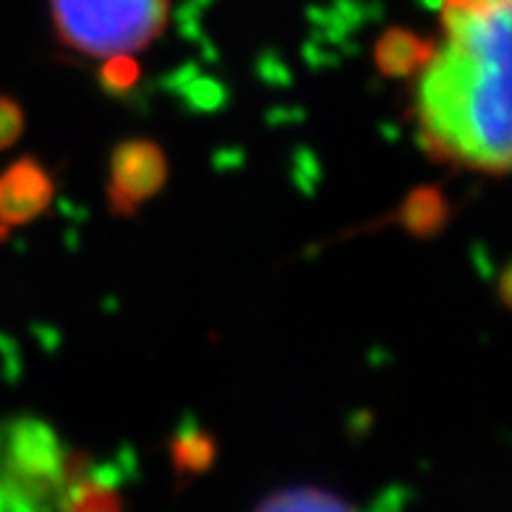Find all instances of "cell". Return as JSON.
I'll list each match as a JSON object with an SVG mask.
<instances>
[{"mask_svg": "<svg viewBox=\"0 0 512 512\" xmlns=\"http://www.w3.org/2000/svg\"><path fill=\"white\" fill-rule=\"evenodd\" d=\"M447 45L418 89V144L432 160L510 170V0L442 6Z\"/></svg>", "mask_w": 512, "mask_h": 512, "instance_id": "obj_1", "label": "cell"}, {"mask_svg": "<svg viewBox=\"0 0 512 512\" xmlns=\"http://www.w3.org/2000/svg\"><path fill=\"white\" fill-rule=\"evenodd\" d=\"M58 40L92 58L136 53L168 27L170 0H50Z\"/></svg>", "mask_w": 512, "mask_h": 512, "instance_id": "obj_2", "label": "cell"}, {"mask_svg": "<svg viewBox=\"0 0 512 512\" xmlns=\"http://www.w3.org/2000/svg\"><path fill=\"white\" fill-rule=\"evenodd\" d=\"M63 450L55 429L40 418L21 416L6 429L0 458V492L6 510H48L63 489Z\"/></svg>", "mask_w": 512, "mask_h": 512, "instance_id": "obj_3", "label": "cell"}, {"mask_svg": "<svg viewBox=\"0 0 512 512\" xmlns=\"http://www.w3.org/2000/svg\"><path fill=\"white\" fill-rule=\"evenodd\" d=\"M168 181V157L149 139H126L110 157L108 204L118 217H134Z\"/></svg>", "mask_w": 512, "mask_h": 512, "instance_id": "obj_4", "label": "cell"}, {"mask_svg": "<svg viewBox=\"0 0 512 512\" xmlns=\"http://www.w3.org/2000/svg\"><path fill=\"white\" fill-rule=\"evenodd\" d=\"M55 183L37 157H19L0 173V241L19 225H27L53 204Z\"/></svg>", "mask_w": 512, "mask_h": 512, "instance_id": "obj_5", "label": "cell"}, {"mask_svg": "<svg viewBox=\"0 0 512 512\" xmlns=\"http://www.w3.org/2000/svg\"><path fill=\"white\" fill-rule=\"evenodd\" d=\"M437 53V42L403 27H390L374 45L379 74L390 79H411Z\"/></svg>", "mask_w": 512, "mask_h": 512, "instance_id": "obj_6", "label": "cell"}, {"mask_svg": "<svg viewBox=\"0 0 512 512\" xmlns=\"http://www.w3.org/2000/svg\"><path fill=\"white\" fill-rule=\"evenodd\" d=\"M452 207L447 202L445 191L439 186H418L411 194L405 196V202L400 209L390 217V223L400 225L405 233H411L413 238L429 241V238L439 236L442 230L450 225Z\"/></svg>", "mask_w": 512, "mask_h": 512, "instance_id": "obj_7", "label": "cell"}, {"mask_svg": "<svg viewBox=\"0 0 512 512\" xmlns=\"http://www.w3.org/2000/svg\"><path fill=\"white\" fill-rule=\"evenodd\" d=\"M170 465L181 481H189L194 476L207 473L217 460V442L215 437L196 421L191 413L178 421L176 432L170 437Z\"/></svg>", "mask_w": 512, "mask_h": 512, "instance_id": "obj_8", "label": "cell"}, {"mask_svg": "<svg viewBox=\"0 0 512 512\" xmlns=\"http://www.w3.org/2000/svg\"><path fill=\"white\" fill-rule=\"evenodd\" d=\"M162 87L168 89L170 95L181 97L183 108L191 110V113H217L230 100V89L225 87L223 81L202 74L194 63L165 76Z\"/></svg>", "mask_w": 512, "mask_h": 512, "instance_id": "obj_9", "label": "cell"}, {"mask_svg": "<svg viewBox=\"0 0 512 512\" xmlns=\"http://www.w3.org/2000/svg\"><path fill=\"white\" fill-rule=\"evenodd\" d=\"M256 510L264 512H332V510H356V507L348 502L345 497H340L332 489H324V486L314 484H296V486H283V489H275L272 494H267L264 499H259Z\"/></svg>", "mask_w": 512, "mask_h": 512, "instance_id": "obj_10", "label": "cell"}, {"mask_svg": "<svg viewBox=\"0 0 512 512\" xmlns=\"http://www.w3.org/2000/svg\"><path fill=\"white\" fill-rule=\"evenodd\" d=\"M55 507H61V510L68 512H115L123 507V497L121 489H115V486L110 484H102L95 476L84 473L81 479L63 486V492L61 497H58V505Z\"/></svg>", "mask_w": 512, "mask_h": 512, "instance_id": "obj_11", "label": "cell"}, {"mask_svg": "<svg viewBox=\"0 0 512 512\" xmlns=\"http://www.w3.org/2000/svg\"><path fill=\"white\" fill-rule=\"evenodd\" d=\"M108 61L102 63L97 71V81H100L102 92H108L110 97H128L134 95V89L139 87L142 79V66L134 55L128 53H113L105 55Z\"/></svg>", "mask_w": 512, "mask_h": 512, "instance_id": "obj_12", "label": "cell"}, {"mask_svg": "<svg viewBox=\"0 0 512 512\" xmlns=\"http://www.w3.org/2000/svg\"><path fill=\"white\" fill-rule=\"evenodd\" d=\"M24 134V108L14 97L0 95V152L14 147Z\"/></svg>", "mask_w": 512, "mask_h": 512, "instance_id": "obj_13", "label": "cell"}, {"mask_svg": "<svg viewBox=\"0 0 512 512\" xmlns=\"http://www.w3.org/2000/svg\"><path fill=\"white\" fill-rule=\"evenodd\" d=\"M497 290H499V301H502V306H510L512 298H510V267H502V272H499V280H497Z\"/></svg>", "mask_w": 512, "mask_h": 512, "instance_id": "obj_14", "label": "cell"}, {"mask_svg": "<svg viewBox=\"0 0 512 512\" xmlns=\"http://www.w3.org/2000/svg\"><path fill=\"white\" fill-rule=\"evenodd\" d=\"M473 3H492V0H442V6H473Z\"/></svg>", "mask_w": 512, "mask_h": 512, "instance_id": "obj_15", "label": "cell"}]
</instances>
